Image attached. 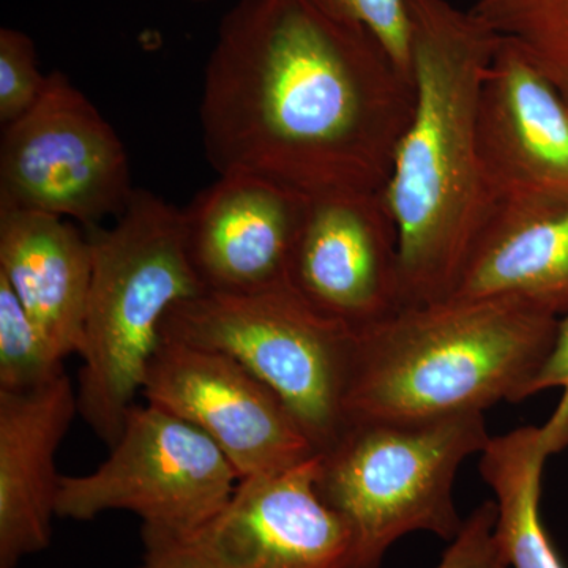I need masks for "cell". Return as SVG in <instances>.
<instances>
[{"mask_svg":"<svg viewBox=\"0 0 568 568\" xmlns=\"http://www.w3.org/2000/svg\"><path fill=\"white\" fill-rule=\"evenodd\" d=\"M470 11L514 41L568 102V0H477Z\"/></svg>","mask_w":568,"mask_h":568,"instance_id":"obj_18","label":"cell"},{"mask_svg":"<svg viewBox=\"0 0 568 568\" xmlns=\"http://www.w3.org/2000/svg\"><path fill=\"white\" fill-rule=\"evenodd\" d=\"M193 2H207V0H193Z\"/></svg>","mask_w":568,"mask_h":568,"instance_id":"obj_24","label":"cell"},{"mask_svg":"<svg viewBox=\"0 0 568 568\" xmlns=\"http://www.w3.org/2000/svg\"><path fill=\"white\" fill-rule=\"evenodd\" d=\"M457 297L515 298L568 313V203L497 207L455 287Z\"/></svg>","mask_w":568,"mask_h":568,"instance_id":"obj_16","label":"cell"},{"mask_svg":"<svg viewBox=\"0 0 568 568\" xmlns=\"http://www.w3.org/2000/svg\"><path fill=\"white\" fill-rule=\"evenodd\" d=\"M92 245L78 379V413L108 447L118 443L162 343L164 317L207 293L186 250L183 211L136 189L111 227H82Z\"/></svg>","mask_w":568,"mask_h":568,"instance_id":"obj_4","label":"cell"},{"mask_svg":"<svg viewBox=\"0 0 568 568\" xmlns=\"http://www.w3.org/2000/svg\"><path fill=\"white\" fill-rule=\"evenodd\" d=\"M325 13L368 29L394 58L396 65L410 74V29L406 0H312Z\"/></svg>","mask_w":568,"mask_h":568,"instance_id":"obj_21","label":"cell"},{"mask_svg":"<svg viewBox=\"0 0 568 568\" xmlns=\"http://www.w3.org/2000/svg\"><path fill=\"white\" fill-rule=\"evenodd\" d=\"M568 444V396L544 425L491 436L480 474L497 507L496 536L510 568H567L541 518V477L551 455Z\"/></svg>","mask_w":568,"mask_h":568,"instance_id":"obj_17","label":"cell"},{"mask_svg":"<svg viewBox=\"0 0 568 568\" xmlns=\"http://www.w3.org/2000/svg\"><path fill=\"white\" fill-rule=\"evenodd\" d=\"M62 375L63 358L0 275V390H31Z\"/></svg>","mask_w":568,"mask_h":568,"instance_id":"obj_19","label":"cell"},{"mask_svg":"<svg viewBox=\"0 0 568 568\" xmlns=\"http://www.w3.org/2000/svg\"><path fill=\"white\" fill-rule=\"evenodd\" d=\"M162 338L219 351L245 366L283 399L317 454L347 425L357 328L317 308L291 282L181 302L164 317Z\"/></svg>","mask_w":568,"mask_h":568,"instance_id":"obj_6","label":"cell"},{"mask_svg":"<svg viewBox=\"0 0 568 568\" xmlns=\"http://www.w3.org/2000/svg\"><path fill=\"white\" fill-rule=\"evenodd\" d=\"M78 414L67 375L31 390H0V568L50 547L62 480L55 457Z\"/></svg>","mask_w":568,"mask_h":568,"instance_id":"obj_14","label":"cell"},{"mask_svg":"<svg viewBox=\"0 0 568 568\" xmlns=\"http://www.w3.org/2000/svg\"><path fill=\"white\" fill-rule=\"evenodd\" d=\"M310 197L254 175H220L183 211L186 250L207 293L252 294L290 282Z\"/></svg>","mask_w":568,"mask_h":568,"instance_id":"obj_13","label":"cell"},{"mask_svg":"<svg viewBox=\"0 0 568 568\" xmlns=\"http://www.w3.org/2000/svg\"><path fill=\"white\" fill-rule=\"evenodd\" d=\"M134 192L119 134L62 71H52L39 102L3 130L0 209L92 227L118 219Z\"/></svg>","mask_w":568,"mask_h":568,"instance_id":"obj_8","label":"cell"},{"mask_svg":"<svg viewBox=\"0 0 568 568\" xmlns=\"http://www.w3.org/2000/svg\"><path fill=\"white\" fill-rule=\"evenodd\" d=\"M560 388L568 394V313L559 317L555 342L532 384V395Z\"/></svg>","mask_w":568,"mask_h":568,"instance_id":"obj_23","label":"cell"},{"mask_svg":"<svg viewBox=\"0 0 568 568\" xmlns=\"http://www.w3.org/2000/svg\"><path fill=\"white\" fill-rule=\"evenodd\" d=\"M48 74H41L31 37L14 29L0 31V123L17 121L39 102Z\"/></svg>","mask_w":568,"mask_h":568,"instance_id":"obj_20","label":"cell"},{"mask_svg":"<svg viewBox=\"0 0 568 568\" xmlns=\"http://www.w3.org/2000/svg\"><path fill=\"white\" fill-rule=\"evenodd\" d=\"M241 477L203 432L163 407L133 405L110 457L84 476H62L58 518L106 511L141 519V536L196 528L227 503Z\"/></svg>","mask_w":568,"mask_h":568,"instance_id":"obj_7","label":"cell"},{"mask_svg":"<svg viewBox=\"0 0 568 568\" xmlns=\"http://www.w3.org/2000/svg\"><path fill=\"white\" fill-rule=\"evenodd\" d=\"M489 435L485 414L433 420H349L317 454L316 488L351 532L346 568H381L396 541L462 529L455 480Z\"/></svg>","mask_w":568,"mask_h":568,"instance_id":"obj_5","label":"cell"},{"mask_svg":"<svg viewBox=\"0 0 568 568\" xmlns=\"http://www.w3.org/2000/svg\"><path fill=\"white\" fill-rule=\"evenodd\" d=\"M477 140L493 207L568 203V102L514 41L481 85Z\"/></svg>","mask_w":568,"mask_h":568,"instance_id":"obj_11","label":"cell"},{"mask_svg":"<svg viewBox=\"0 0 568 568\" xmlns=\"http://www.w3.org/2000/svg\"><path fill=\"white\" fill-rule=\"evenodd\" d=\"M141 395L203 432L241 480L291 469L317 454L283 399L219 351L162 338Z\"/></svg>","mask_w":568,"mask_h":568,"instance_id":"obj_10","label":"cell"},{"mask_svg":"<svg viewBox=\"0 0 568 568\" xmlns=\"http://www.w3.org/2000/svg\"><path fill=\"white\" fill-rule=\"evenodd\" d=\"M559 317L515 298L448 295L357 328L347 422H418L532 396Z\"/></svg>","mask_w":568,"mask_h":568,"instance_id":"obj_3","label":"cell"},{"mask_svg":"<svg viewBox=\"0 0 568 568\" xmlns=\"http://www.w3.org/2000/svg\"><path fill=\"white\" fill-rule=\"evenodd\" d=\"M406 6L416 102L383 194L398 234L403 305H417L454 294L495 211L477 121L500 37L447 0Z\"/></svg>","mask_w":568,"mask_h":568,"instance_id":"obj_2","label":"cell"},{"mask_svg":"<svg viewBox=\"0 0 568 568\" xmlns=\"http://www.w3.org/2000/svg\"><path fill=\"white\" fill-rule=\"evenodd\" d=\"M290 282L306 301L354 328L398 310V234L383 192L310 200Z\"/></svg>","mask_w":568,"mask_h":568,"instance_id":"obj_12","label":"cell"},{"mask_svg":"<svg viewBox=\"0 0 568 568\" xmlns=\"http://www.w3.org/2000/svg\"><path fill=\"white\" fill-rule=\"evenodd\" d=\"M414 102L413 78L364 26L312 0H239L205 67L204 151L220 175L310 200L381 193Z\"/></svg>","mask_w":568,"mask_h":568,"instance_id":"obj_1","label":"cell"},{"mask_svg":"<svg viewBox=\"0 0 568 568\" xmlns=\"http://www.w3.org/2000/svg\"><path fill=\"white\" fill-rule=\"evenodd\" d=\"M496 519L495 500L474 508L435 568H510L497 540Z\"/></svg>","mask_w":568,"mask_h":568,"instance_id":"obj_22","label":"cell"},{"mask_svg":"<svg viewBox=\"0 0 568 568\" xmlns=\"http://www.w3.org/2000/svg\"><path fill=\"white\" fill-rule=\"evenodd\" d=\"M92 268L81 227L48 213L0 209V275L62 358L81 353Z\"/></svg>","mask_w":568,"mask_h":568,"instance_id":"obj_15","label":"cell"},{"mask_svg":"<svg viewBox=\"0 0 568 568\" xmlns=\"http://www.w3.org/2000/svg\"><path fill=\"white\" fill-rule=\"evenodd\" d=\"M317 454L280 473L242 478L196 528L141 536L136 568H346L351 532L316 488Z\"/></svg>","mask_w":568,"mask_h":568,"instance_id":"obj_9","label":"cell"}]
</instances>
